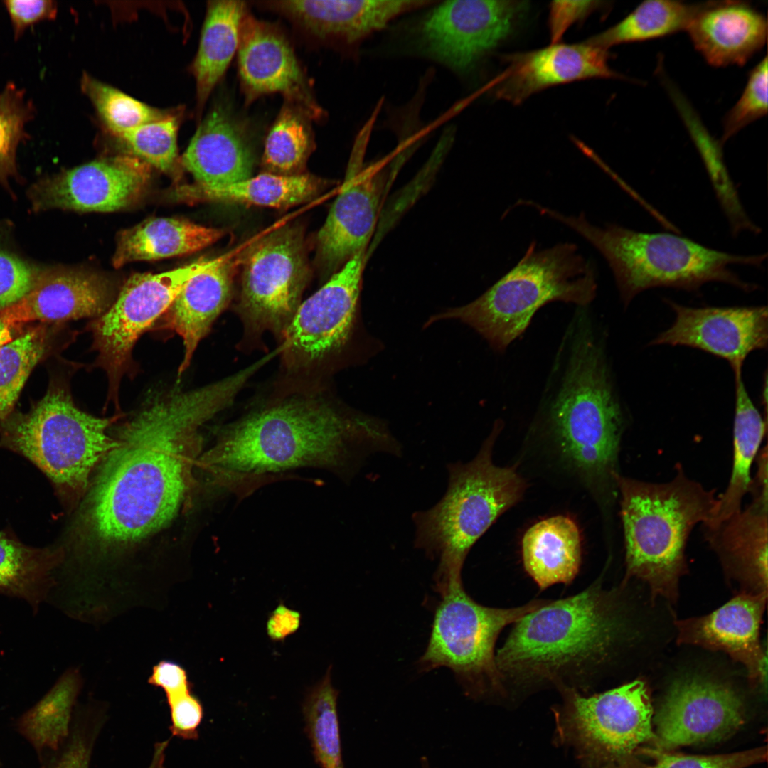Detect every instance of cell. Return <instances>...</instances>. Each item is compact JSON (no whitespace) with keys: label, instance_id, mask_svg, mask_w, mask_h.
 <instances>
[{"label":"cell","instance_id":"cell-1","mask_svg":"<svg viewBox=\"0 0 768 768\" xmlns=\"http://www.w3.org/2000/svg\"><path fill=\"white\" fill-rule=\"evenodd\" d=\"M239 372L190 391L153 396L122 425L71 529L73 543L124 548L159 531L193 486L199 428L245 387Z\"/></svg>","mask_w":768,"mask_h":768},{"label":"cell","instance_id":"cell-2","mask_svg":"<svg viewBox=\"0 0 768 768\" xmlns=\"http://www.w3.org/2000/svg\"><path fill=\"white\" fill-rule=\"evenodd\" d=\"M313 383L223 426L197 464L215 484L245 494L272 474L318 468L348 480L374 453L400 455V445L380 422L341 409Z\"/></svg>","mask_w":768,"mask_h":768},{"label":"cell","instance_id":"cell-3","mask_svg":"<svg viewBox=\"0 0 768 768\" xmlns=\"http://www.w3.org/2000/svg\"><path fill=\"white\" fill-rule=\"evenodd\" d=\"M585 310L563 338L532 427L558 464L603 507L617 495L624 415L602 342Z\"/></svg>","mask_w":768,"mask_h":768},{"label":"cell","instance_id":"cell-4","mask_svg":"<svg viewBox=\"0 0 768 768\" xmlns=\"http://www.w3.org/2000/svg\"><path fill=\"white\" fill-rule=\"evenodd\" d=\"M624 631L614 593L597 582L575 595L548 600L514 623L496 655L504 688L575 689L599 673Z\"/></svg>","mask_w":768,"mask_h":768},{"label":"cell","instance_id":"cell-5","mask_svg":"<svg viewBox=\"0 0 768 768\" xmlns=\"http://www.w3.org/2000/svg\"><path fill=\"white\" fill-rule=\"evenodd\" d=\"M535 209L575 231L602 254L625 305L639 292L656 287L690 291L720 282L752 291L756 285L742 280L730 266L760 267L767 258L766 253L740 255L716 250L676 234L641 233L614 223L596 226L582 213L567 215L540 204Z\"/></svg>","mask_w":768,"mask_h":768},{"label":"cell","instance_id":"cell-6","mask_svg":"<svg viewBox=\"0 0 768 768\" xmlns=\"http://www.w3.org/2000/svg\"><path fill=\"white\" fill-rule=\"evenodd\" d=\"M501 427V422H496L472 460L448 464V485L442 498L412 515L415 547L438 560L434 588L439 594L462 584L463 565L471 548L525 491L515 467L499 466L492 460Z\"/></svg>","mask_w":768,"mask_h":768},{"label":"cell","instance_id":"cell-7","mask_svg":"<svg viewBox=\"0 0 768 768\" xmlns=\"http://www.w3.org/2000/svg\"><path fill=\"white\" fill-rule=\"evenodd\" d=\"M620 495L626 560L625 580L645 582L651 596L675 602L686 570L688 536L700 522L710 518L717 499L715 490L686 477L679 469L673 480L654 484L620 475Z\"/></svg>","mask_w":768,"mask_h":768},{"label":"cell","instance_id":"cell-8","mask_svg":"<svg viewBox=\"0 0 768 768\" xmlns=\"http://www.w3.org/2000/svg\"><path fill=\"white\" fill-rule=\"evenodd\" d=\"M597 290L593 263L577 246L562 242L538 250L533 241L518 262L470 303L434 315L427 323L457 319L503 353L545 305L562 302L587 307Z\"/></svg>","mask_w":768,"mask_h":768},{"label":"cell","instance_id":"cell-9","mask_svg":"<svg viewBox=\"0 0 768 768\" xmlns=\"http://www.w3.org/2000/svg\"><path fill=\"white\" fill-rule=\"evenodd\" d=\"M117 417L79 409L68 389L55 384L27 412L0 421V449L18 454L50 481L68 510L87 494L95 468L114 446L108 428Z\"/></svg>","mask_w":768,"mask_h":768},{"label":"cell","instance_id":"cell-10","mask_svg":"<svg viewBox=\"0 0 768 768\" xmlns=\"http://www.w3.org/2000/svg\"><path fill=\"white\" fill-rule=\"evenodd\" d=\"M548 600L513 608H493L475 602L463 584L441 594L427 648L418 661L422 671L450 669L465 693L480 698L505 690L494 647L501 631Z\"/></svg>","mask_w":768,"mask_h":768},{"label":"cell","instance_id":"cell-11","mask_svg":"<svg viewBox=\"0 0 768 768\" xmlns=\"http://www.w3.org/2000/svg\"><path fill=\"white\" fill-rule=\"evenodd\" d=\"M560 690L563 704L555 711L558 735L575 748L585 767L604 768L643 743L656 744L644 682L636 680L590 696L574 688Z\"/></svg>","mask_w":768,"mask_h":768},{"label":"cell","instance_id":"cell-12","mask_svg":"<svg viewBox=\"0 0 768 768\" xmlns=\"http://www.w3.org/2000/svg\"><path fill=\"white\" fill-rule=\"evenodd\" d=\"M240 292L235 312L245 338L265 332L280 341L306 286L309 270L302 228L280 227L243 251Z\"/></svg>","mask_w":768,"mask_h":768},{"label":"cell","instance_id":"cell-13","mask_svg":"<svg viewBox=\"0 0 768 768\" xmlns=\"http://www.w3.org/2000/svg\"><path fill=\"white\" fill-rule=\"evenodd\" d=\"M366 263L358 252L302 302L279 346L285 372L299 382L318 383L344 349L354 326Z\"/></svg>","mask_w":768,"mask_h":768},{"label":"cell","instance_id":"cell-14","mask_svg":"<svg viewBox=\"0 0 768 768\" xmlns=\"http://www.w3.org/2000/svg\"><path fill=\"white\" fill-rule=\"evenodd\" d=\"M206 259L166 272L137 273L123 285L110 308L91 325L96 364L107 373L108 401L118 405L122 376L139 336L162 316Z\"/></svg>","mask_w":768,"mask_h":768},{"label":"cell","instance_id":"cell-15","mask_svg":"<svg viewBox=\"0 0 768 768\" xmlns=\"http://www.w3.org/2000/svg\"><path fill=\"white\" fill-rule=\"evenodd\" d=\"M527 7L523 1H444L422 20L420 46L432 59L466 72L509 35Z\"/></svg>","mask_w":768,"mask_h":768},{"label":"cell","instance_id":"cell-16","mask_svg":"<svg viewBox=\"0 0 768 768\" xmlns=\"http://www.w3.org/2000/svg\"><path fill=\"white\" fill-rule=\"evenodd\" d=\"M151 166L134 155L95 160L45 177L28 196L33 211L60 208L113 212L135 203L146 189Z\"/></svg>","mask_w":768,"mask_h":768},{"label":"cell","instance_id":"cell-17","mask_svg":"<svg viewBox=\"0 0 768 768\" xmlns=\"http://www.w3.org/2000/svg\"><path fill=\"white\" fill-rule=\"evenodd\" d=\"M237 53L247 105L265 95L279 93L311 120L324 117L289 41L275 25L255 18L247 9L240 23Z\"/></svg>","mask_w":768,"mask_h":768},{"label":"cell","instance_id":"cell-18","mask_svg":"<svg viewBox=\"0 0 768 768\" xmlns=\"http://www.w3.org/2000/svg\"><path fill=\"white\" fill-rule=\"evenodd\" d=\"M744 705L729 686L700 678L675 682L655 722L656 745L663 749L728 738L745 723Z\"/></svg>","mask_w":768,"mask_h":768},{"label":"cell","instance_id":"cell-19","mask_svg":"<svg viewBox=\"0 0 768 768\" xmlns=\"http://www.w3.org/2000/svg\"><path fill=\"white\" fill-rule=\"evenodd\" d=\"M390 178L388 169L380 164L361 168L352 162L317 236L319 260L327 273H335L366 250Z\"/></svg>","mask_w":768,"mask_h":768},{"label":"cell","instance_id":"cell-20","mask_svg":"<svg viewBox=\"0 0 768 768\" xmlns=\"http://www.w3.org/2000/svg\"><path fill=\"white\" fill-rule=\"evenodd\" d=\"M668 304L675 321L651 344L698 348L727 360L733 370L742 368L751 352L767 346L766 306L692 308Z\"/></svg>","mask_w":768,"mask_h":768},{"label":"cell","instance_id":"cell-21","mask_svg":"<svg viewBox=\"0 0 768 768\" xmlns=\"http://www.w3.org/2000/svg\"><path fill=\"white\" fill-rule=\"evenodd\" d=\"M607 50L587 41L555 43L506 56L505 69L494 80L495 96L519 105L549 87L590 78H621L609 65Z\"/></svg>","mask_w":768,"mask_h":768},{"label":"cell","instance_id":"cell-22","mask_svg":"<svg viewBox=\"0 0 768 768\" xmlns=\"http://www.w3.org/2000/svg\"><path fill=\"white\" fill-rule=\"evenodd\" d=\"M434 1L288 0L257 2L259 6L287 18L320 41L343 46L358 44L396 17Z\"/></svg>","mask_w":768,"mask_h":768},{"label":"cell","instance_id":"cell-23","mask_svg":"<svg viewBox=\"0 0 768 768\" xmlns=\"http://www.w3.org/2000/svg\"><path fill=\"white\" fill-rule=\"evenodd\" d=\"M110 281L94 272L68 268L41 270L31 289L0 311V319L18 326L32 321L63 322L97 318L113 303Z\"/></svg>","mask_w":768,"mask_h":768},{"label":"cell","instance_id":"cell-24","mask_svg":"<svg viewBox=\"0 0 768 768\" xmlns=\"http://www.w3.org/2000/svg\"><path fill=\"white\" fill-rule=\"evenodd\" d=\"M767 592H743L712 613L676 622L678 642L722 651L747 669L752 683L764 678L759 628Z\"/></svg>","mask_w":768,"mask_h":768},{"label":"cell","instance_id":"cell-25","mask_svg":"<svg viewBox=\"0 0 768 768\" xmlns=\"http://www.w3.org/2000/svg\"><path fill=\"white\" fill-rule=\"evenodd\" d=\"M180 162L200 187L223 186L251 177L253 155L246 124L228 103L215 102L199 121Z\"/></svg>","mask_w":768,"mask_h":768},{"label":"cell","instance_id":"cell-26","mask_svg":"<svg viewBox=\"0 0 768 768\" xmlns=\"http://www.w3.org/2000/svg\"><path fill=\"white\" fill-rule=\"evenodd\" d=\"M242 253L206 259L163 314L161 328L174 331L183 341L184 356L178 375L188 367L198 343L229 305Z\"/></svg>","mask_w":768,"mask_h":768},{"label":"cell","instance_id":"cell-27","mask_svg":"<svg viewBox=\"0 0 768 768\" xmlns=\"http://www.w3.org/2000/svg\"><path fill=\"white\" fill-rule=\"evenodd\" d=\"M686 31L696 50L715 66L742 65L767 41L766 17L740 1H712Z\"/></svg>","mask_w":768,"mask_h":768},{"label":"cell","instance_id":"cell-28","mask_svg":"<svg viewBox=\"0 0 768 768\" xmlns=\"http://www.w3.org/2000/svg\"><path fill=\"white\" fill-rule=\"evenodd\" d=\"M750 492L748 506L706 531L727 572L759 592L767 586V484H754Z\"/></svg>","mask_w":768,"mask_h":768},{"label":"cell","instance_id":"cell-29","mask_svg":"<svg viewBox=\"0 0 768 768\" xmlns=\"http://www.w3.org/2000/svg\"><path fill=\"white\" fill-rule=\"evenodd\" d=\"M521 552L526 571L540 589L557 583L568 585L581 565L579 527L572 518L563 515L544 518L525 532Z\"/></svg>","mask_w":768,"mask_h":768},{"label":"cell","instance_id":"cell-30","mask_svg":"<svg viewBox=\"0 0 768 768\" xmlns=\"http://www.w3.org/2000/svg\"><path fill=\"white\" fill-rule=\"evenodd\" d=\"M225 233L221 228L187 220L150 218L120 232L112 264L118 268L136 261L189 255L213 244Z\"/></svg>","mask_w":768,"mask_h":768},{"label":"cell","instance_id":"cell-31","mask_svg":"<svg viewBox=\"0 0 768 768\" xmlns=\"http://www.w3.org/2000/svg\"><path fill=\"white\" fill-rule=\"evenodd\" d=\"M63 547L24 544L11 529L0 530V593L25 601L36 614L53 592Z\"/></svg>","mask_w":768,"mask_h":768},{"label":"cell","instance_id":"cell-32","mask_svg":"<svg viewBox=\"0 0 768 768\" xmlns=\"http://www.w3.org/2000/svg\"><path fill=\"white\" fill-rule=\"evenodd\" d=\"M247 9L242 1L208 2L198 48L191 66L196 82V115L199 121L209 96L238 50L240 23Z\"/></svg>","mask_w":768,"mask_h":768},{"label":"cell","instance_id":"cell-33","mask_svg":"<svg viewBox=\"0 0 768 768\" xmlns=\"http://www.w3.org/2000/svg\"><path fill=\"white\" fill-rule=\"evenodd\" d=\"M742 368L734 370L735 412L733 425V464L727 487L717 498L706 530L718 526L742 508L744 496L750 491L751 468L766 432V422L745 387Z\"/></svg>","mask_w":768,"mask_h":768},{"label":"cell","instance_id":"cell-34","mask_svg":"<svg viewBox=\"0 0 768 768\" xmlns=\"http://www.w3.org/2000/svg\"><path fill=\"white\" fill-rule=\"evenodd\" d=\"M324 187L323 181L310 174L280 176L267 172L223 186L189 184L178 188L176 195L193 203H238L286 208L313 199Z\"/></svg>","mask_w":768,"mask_h":768},{"label":"cell","instance_id":"cell-35","mask_svg":"<svg viewBox=\"0 0 768 768\" xmlns=\"http://www.w3.org/2000/svg\"><path fill=\"white\" fill-rule=\"evenodd\" d=\"M710 2L646 0L619 22L586 41L608 50L619 43L651 39L686 30L695 16Z\"/></svg>","mask_w":768,"mask_h":768},{"label":"cell","instance_id":"cell-36","mask_svg":"<svg viewBox=\"0 0 768 768\" xmlns=\"http://www.w3.org/2000/svg\"><path fill=\"white\" fill-rule=\"evenodd\" d=\"M80 672L70 668L48 692L21 718L18 729L38 753L58 749L68 734L73 706L81 687Z\"/></svg>","mask_w":768,"mask_h":768},{"label":"cell","instance_id":"cell-37","mask_svg":"<svg viewBox=\"0 0 768 768\" xmlns=\"http://www.w3.org/2000/svg\"><path fill=\"white\" fill-rule=\"evenodd\" d=\"M311 120L299 107L284 102L265 142L262 161L268 173L303 174L314 148Z\"/></svg>","mask_w":768,"mask_h":768},{"label":"cell","instance_id":"cell-38","mask_svg":"<svg viewBox=\"0 0 768 768\" xmlns=\"http://www.w3.org/2000/svg\"><path fill=\"white\" fill-rule=\"evenodd\" d=\"M331 666L308 693L303 705L306 730L316 762L321 768H343L337 713L338 691L331 679Z\"/></svg>","mask_w":768,"mask_h":768},{"label":"cell","instance_id":"cell-39","mask_svg":"<svg viewBox=\"0 0 768 768\" xmlns=\"http://www.w3.org/2000/svg\"><path fill=\"white\" fill-rule=\"evenodd\" d=\"M679 107L704 162L717 198L727 218L732 235H737L745 230L759 233L760 228L751 220L742 205L724 162L722 145L704 130L689 109L682 104Z\"/></svg>","mask_w":768,"mask_h":768},{"label":"cell","instance_id":"cell-40","mask_svg":"<svg viewBox=\"0 0 768 768\" xmlns=\"http://www.w3.org/2000/svg\"><path fill=\"white\" fill-rule=\"evenodd\" d=\"M49 331L38 325L0 348V421L12 413L33 368L46 352Z\"/></svg>","mask_w":768,"mask_h":768},{"label":"cell","instance_id":"cell-41","mask_svg":"<svg viewBox=\"0 0 768 768\" xmlns=\"http://www.w3.org/2000/svg\"><path fill=\"white\" fill-rule=\"evenodd\" d=\"M80 87L94 105L107 129L115 137L144 124L165 118L176 110L151 107L87 73L82 75Z\"/></svg>","mask_w":768,"mask_h":768},{"label":"cell","instance_id":"cell-42","mask_svg":"<svg viewBox=\"0 0 768 768\" xmlns=\"http://www.w3.org/2000/svg\"><path fill=\"white\" fill-rule=\"evenodd\" d=\"M181 110L117 135L133 155L151 166L172 174L178 164L177 134Z\"/></svg>","mask_w":768,"mask_h":768},{"label":"cell","instance_id":"cell-43","mask_svg":"<svg viewBox=\"0 0 768 768\" xmlns=\"http://www.w3.org/2000/svg\"><path fill=\"white\" fill-rule=\"evenodd\" d=\"M33 114L34 107L24 91L8 83L0 92V182L4 186L10 176L17 175V147L26 137L25 127Z\"/></svg>","mask_w":768,"mask_h":768},{"label":"cell","instance_id":"cell-44","mask_svg":"<svg viewBox=\"0 0 768 768\" xmlns=\"http://www.w3.org/2000/svg\"><path fill=\"white\" fill-rule=\"evenodd\" d=\"M767 56L751 70L742 94L723 120L722 145L752 122L767 113Z\"/></svg>","mask_w":768,"mask_h":768},{"label":"cell","instance_id":"cell-45","mask_svg":"<svg viewBox=\"0 0 768 768\" xmlns=\"http://www.w3.org/2000/svg\"><path fill=\"white\" fill-rule=\"evenodd\" d=\"M651 768H745L767 759V747L715 755H686L657 753Z\"/></svg>","mask_w":768,"mask_h":768},{"label":"cell","instance_id":"cell-46","mask_svg":"<svg viewBox=\"0 0 768 768\" xmlns=\"http://www.w3.org/2000/svg\"><path fill=\"white\" fill-rule=\"evenodd\" d=\"M41 270L0 249V311L23 298L33 287Z\"/></svg>","mask_w":768,"mask_h":768},{"label":"cell","instance_id":"cell-47","mask_svg":"<svg viewBox=\"0 0 768 768\" xmlns=\"http://www.w3.org/2000/svg\"><path fill=\"white\" fill-rule=\"evenodd\" d=\"M170 708L173 735L183 740L198 737V727L203 718V708L200 701L190 690L167 697Z\"/></svg>","mask_w":768,"mask_h":768},{"label":"cell","instance_id":"cell-48","mask_svg":"<svg viewBox=\"0 0 768 768\" xmlns=\"http://www.w3.org/2000/svg\"><path fill=\"white\" fill-rule=\"evenodd\" d=\"M603 4L598 1H554L549 10L548 26L551 44L560 43L565 33Z\"/></svg>","mask_w":768,"mask_h":768},{"label":"cell","instance_id":"cell-49","mask_svg":"<svg viewBox=\"0 0 768 768\" xmlns=\"http://www.w3.org/2000/svg\"><path fill=\"white\" fill-rule=\"evenodd\" d=\"M4 4L16 38L35 23L55 18L58 12L57 3L51 0H8Z\"/></svg>","mask_w":768,"mask_h":768},{"label":"cell","instance_id":"cell-50","mask_svg":"<svg viewBox=\"0 0 768 768\" xmlns=\"http://www.w3.org/2000/svg\"><path fill=\"white\" fill-rule=\"evenodd\" d=\"M149 683L162 688L166 697L190 690L186 671L169 661H161L154 666Z\"/></svg>","mask_w":768,"mask_h":768},{"label":"cell","instance_id":"cell-51","mask_svg":"<svg viewBox=\"0 0 768 768\" xmlns=\"http://www.w3.org/2000/svg\"><path fill=\"white\" fill-rule=\"evenodd\" d=\"M300 624V613L280 604L267 619V635L273 641H282L296 632Z\"/></svg>","mask_w":768,"mask_h":768},{"label":"cell","instance_id":"cell-52","mask_svg":"<svg viewBox=\"0 0 768 768\" xmlns=\"http://www.w3.org/2000/svg\"><path fill=\"white\" fill-rule=\"evenodd\" d=\"M90 746L85 740L76 737L53 768H88Z\"/></svg>","mask_w":768,"mask_h":768},{"label":"cell","instance_id":"cell-53","mask_svg":"<svg viewBox=\"0 0 768 768\" xmlns=\"http://www.w3.org/2000/svg\"><path fill=\"white\" fill-rule=\"evenodd\" d=\"M578 146L581 148V150L584 154H587L590 159H593L606 173H607L624 191L630 194L634 199H636L641 205L646 208L650 214L655 215L656 214V210L649 205L645 200H644L633 188H631L624 180H622L615 172L613 171L606 164H604L601 159L598 157L595 153H594L590 149L585 145H582L579 142Z\"/></svg>","mask_w":768,"mask_h":768},{"label":"cell","instance_id":"cell-54","mask_svg":"<svg viewBox=\"0 0 768 768\" xmlns=\"http://www.w3.org/2000/svg\"><path fill=\"white\" fill-rule=\"evenodd\" d=\"M16 329L17 326H11L0 319V348L14 338V330Z\"/></svg>","mask_w":768,"mask_h":768},{"label":"cell","instance_id":"cell-55","mask_svg":"<svg viewBox=\"0 0 768 768\" xmlns=\"http://www.w3.org/2000/svg\"><path fill=\"white\" fill-rule=\"evenodd\" d=\"M422 768H430L428 763L425 762L422 764Z\"/></svg>","mask_w":768,"mask_h":768}]
</instances>
